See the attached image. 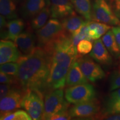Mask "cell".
Returning a JSON list of instances; mask_svg holds the SVG:
<instances>
[{
    "mask_svg": "<svg viewBox=\"0 0 120 120\" xmlns=\"http://www.w3.org/2000/svg\"><path fill=\"white\" fill-rule=\"evenodd\" d=\"M42 48L50 60L47 88L50 90L63 88L66 85L69 70L77 59L76 47L72 42L71 35L64 32Z\"/></svg>",
    "mask_w": 120,
    "mask_h": 120,
    "instance_id": "1",
    "label": "cell"
},
{
    "mask_svg": "<svg viewBox=\"0 0 120 120\" xmlns=\"http://www.w3.org/2000/svg\"><path fill=\"white\" fill-rule=\"evenodd\" d=\"M17 62L16 79L19 87L24 91L35 90L44 93L50 71V60L46 51L38 46L30 55L21 56Z\"/></svg>",
    "mask_w": 120,
    "mask_h": 120,
    "instance_id": "2",
    "label": "cell"
},
{
    "mask_svg": "<svg viewBox=\"0 0 120 120\" xmlns=\"http://www.w3.org/2000/svg\"><path fill=\"white\" fill-rule=\"evenodd\" d=\"M64 97L63 88L51 90L46 94L42 120H49L54 115L68 111V102Z\"/></svg>",
    "mask_w": 120,
    "mask_h": 120,
    "instance_id": "3",
    "label": "cell"
},
{
    "mask_svg": "<svg viewBox=\"0 0 120 120\" xmlns=\"http://www.w3.org/2000/svg\"><path fill=\"white\" fill-rule=\"evenodd\" d=\"M43 94V92L35 90H27L24 94L22 108L27 112L32 120H42L45 109Z\"/></svg>",
    "mask_w": 120,
    "mask_h": 120,
    "instance_id": "4",
    "label": "cell"
},
{
    "mask_svg": "<svg viewBox=\"0 0 120 120\" xmlns=\"http://www.w3.org/2000/svg\"><path fill=\"white\" fill-rule=\"evenodd\" d=\"M64 32L66 31L61 21L57 19L52 18L48 21L44 26L36 31L37 45L38 47H44Z\"/></svg>",
    "mask_w": 120,
    "mask_h": 120,
    "instance_id": "5",
    "label": "cell"
},
{
    "mask_svg": "<svg viewBox=\"0 0 120 120\" xmlns=\"http://www.w3.org/2000/svg\"><path fill=\"white\" fill-rule=\"evenodd\" d=\"M92 19L112 26H120V19L107 0H94Z\"/></svg>",
    "mask_w": 120,
    "mask_h": 120,
    "instance_id": "6",
    "label": "cell"
},
{
    "mask_svg": "<svg viewBox=\"0 0 120 120\" xmlns=\"http://www.w3.org/2000/svg\"><path fill=\"white\" fill-rule=\"evenodd\" d=\"M64 97L68 103L76 105L95 98L96 90L88 83L75 85L66 89Z\"/></svg>",
    "mask_w": 120,
    "mask_h": 120,
    "instance_id": "7",
    "label": "cell"
},
{
    "mask_svg": "<svg viewBox=\"0 0 120 120\" xmlns=\"http://www.w3.org/2000/svg\"><path fill=\"white\" fill-rule=\"evenodd\" d=\"M100 110V102L95 98L76 104L68 110L72 118L96 117Z\"/></svg>",
    "mask_w": 120,
    "mask_h": 120,
    "instance_id": "8",
    "label": "cell"
},
{
    "mask_svg": "<svg viewBox=\"0 0 120 120\" xmlns=\"http://www.w3.org/2000/svg\"><path fill=\"white\" fill-rule=\"evenodd\" d=\"M81 70L90 82H95L102 79L106 73L101 67L88 57L77 58Z\"/></svg>",
    "mask_w": 120,
    "mask_h": 120,
    "instance_id": "9",
    "label": "cell"
},
{
    "mask_svg": "<svg viewBox=\"0 0 120 120\" xmlns=\"http://www.w3.org/2000/svg\"><path fill=\"white\" fill-rule=\"evenodd\" d=\"M25 92V91L21 88L13 87L12 88L10 92L5 97L1 99V115L22 108L21 103Z\"/></svg>",
    "mask_w": 120,
    "mask_h": 120,
    "instance_id": "10",
    "label": "cell"
},
{
    "mask_svg": "<svg viewBox=\"0 0 120 120\" xmlns=\"http://www.w3.org/2000/svg\"><path fill=\"white\" fill-rule=\"evenodd\" d=\"M49 6L50 0H25L21 6L19 12L23 19H32Z\"/></svg>",
    "mask_w": 120,
    "mask_h": 120,
    "instance_id": "11",
    "label": "cell"
},
{
    "mask_svg": "<svg viewBox=\"0 0 120 120\" xmlns=\"http://www.w3.org/2000/svg\"><path fill=\"white\" fill-rule=\"evenodd\" d=\"M36 38L34 34L30 30L23 31L15 40V43L22 56H28L34 52L36 47Z\"/></svg>",
    "mask_w": 120,
    "mask_h": 120,
    "instance_id": "12",
    "label": "cell"
},
{
    "mask_svg": "<svg viewBox=\"0 0 120 120\" xmlns=\"http://www.w3.org/2000/svg\"><path fill=\"white\" fill-rule=\"evenodd\" d=\"M16 45L7 40H1L0 42V64L19 61L21 53Z\"/></svg>",
    "mask_w": 120,
    "mask_h": 120,
    "instance_id": "13",
    "label": "cell"
},
{
    "mask_svg": "<svg viewBox=\"0 0 120 120\" xmlns=\"http://www.w3.org/2000/svg\"><path fill=\"white\" fill-rule=\"evenodd\" d=\"M51 17L62 19L75 13L71 0H50Z\"/></svg>",
    "mask_w": 120,
    "mask_h": 120,
    "instance_id": "14",
    "label": "cell"
},
{
    "mask_svg": "<svg viewBox=\"0 0 120 120\" xmlns=\"http://www.w3.org/2000/svg\"><path fill=\"white\" fill-rule=\"evenodd\" d=\"M90 56L94 61L102 65L110 66L113 62L112 56L101 39L94 42Z\"/></svg>",
    "mask_w": 120,
    "mask_h": 120,
    "instance_id": "15",
    "label": "cell"
},
{
    "mask_svg": "<svg viewBox=\"0 0 120 120\" xmlns=\"http://www.w3.org/2000/svg\"><path fill=\"white\" fill-rule=\"evenodd\" d=\"M25 23L22 19H15L7 22L6 30L1 32V37L4 40L15 41L18 36L24 31Z\"/></svg>",
    "mask_w": 120,
    "mask_h": 120,
    "instance_id": "16",
    "label": "cell"
},
{
    "mask_svg": "<svg viewBox=\"0 0 120 120\" xmlns=\"http://www.w3.org/2000/svg\"><path fill=\"white\" fill-rule=\"evenodd\" d=\"M120 113V88L112 91L105 100L101 116Z\"/></svg>",
    "mask_w": 120,
    "mask_h": 120,
    "instance_id": "17",
    "label": "cell"
},
{
    "mask_svg": "<svg viewBox=\"0 0 120 120\" xmlns=\"http://www.w3.org/2000/svg\"><path fill=\"white\" fill-rule=\"evenodd\" d=\"M88 80L81 70L77 61H75L67 73L66 85L67 87L88 83Z\"/></svg>",
    "mask_w": 120,
    "mask_h": 120,
    "instance_id": "18",
    "label": "cell"
},
{
    "mask_svg": "<svg viewBox=\"0 0 120 120\" xmlns=\"http://www.w3.org/2000/svg\"><path fill=\"white\" fill-rule=\"evenodd\" d=\"M83 19L81 16H78L76 13H74L62 19L61 22L64 31L72 35L83 25L85 21Z\"/></svg>",
    "mask_w": 120,
    "mask_h": 120,
    "instance_id": "19",
    "label": "cell"
},
{
    "mask_svg": "<svg viewBox=\"0 0 120 120\" xmlns=\"http://www.w3.org/2000/svg\"><path fill=\"white\" fill-rule=\"evenodd\" d=\"M75 10L87 21L92 19V7L91 0H71Z\"/></svg>",
    "mask_w": 120,
    "mask_h": 120,
    "instance_id": "20",
    "label": "cell"
},
{
    "mask_svg": "<svg viewBox=\"0 0 120 120\" xmlns=\"http://www.w3.org/2000/svg\"><path fill=\"white\" fill-rule=\"evenodd\" d=\"M0 13L9 20L17 19V6L15 0H0Z\"/></svg>",
    "mask_w": 120,
    "mask_h": 120,
    "instance_id": "21",
    "label": "cell"
},
{
    "mask_svg": "<svg viewBox=\"0 0 120 120\" xmlns=\"http://www.w3.org/2000/svg\"><path fill=\"white\" fill-rule=\"evenodd\" d=\"M102 41L112 56L116 58L120 56V49L112 30H109L103 36Z\"/></svg>",
    "mask_w": 120,
    "mask_h": 120,
    "instance_id": "22",
    "label": "cell"
},
{
    "mask_svg": "<svg viewBox=\"0 0 120 120\" xmlns=\"http://www.w3.org/2000/svg\"><path fill=\"white\" fill-rule=\"evenodd\" d=\"M89 34L92 40H98L107 33L111 27L107 24L100 22H89Z\"/></svg>",
    "mask_w": 120,
    "mask_h": 120,
    "instance_id": "23",
    "label": "cell"
},
{
    "mask_svg": "<svg viewBox=\"0 0 120 120\" xmlns=\"http://www.w3.org/2000/svg\"><path fill=\"white\" fill-rule=\"evenodd\" d=\"M50 16V8L49 7H46L32 18L31 22V28L36 31L40 29L46 25Z\"/></svg>",
    "mask_w": 120,
    "mask_h": 120,
    "instance_id": "24",
    "label": "cell"
},
{
    "mask_svg": "<svg viewBox=\"0 0 120 120\" xmlns=\"http://www.w3.org/2000/svg\"><path fill=\"white\" fill-rule=\"evenodd\" d=\"M89 21H85L81 27L71 35L72 42L76 47L79 42L83 40L92 41L89 34Z\"/></svg>",
    "mask_w": 120,
    "mask_h": 120,
    "instance_id": "25",
    "label": "cell"
},
{
    "mask_svg": "<svg viewBox=\"0 0 120 120\" xmlns=\"http://www.w3.org/2000/svg\"><path fill=\"white\" fill-rule=\"evenodd\" d=\"M1 120H32L26 111L18 110L1 115Z\"/></svg>",
    "mask_w": 120,
    "mask_h": 120,
    "instance_id": "26",
    "label": "cell"
},
{
    "mask_svg": "<svg viewBox=\"0 0 120 120\" xmlns=\"http://www.w3.org/2000/svg\"><path fill=\"white\" fill-rule=\"evenodd\" d=\"M93 49L92 43L91 41L83 40L79 41L76 46V50L77 53V58L81 57L91 52Z\"/></svg>",
    "mask_w": 120,
    "mask_h": 120,
    "instance_id": "27",
    "label": "cell"
},
{
    "mask_svg": "<svg viewBox=\"0 0 120 120\" xmlns=\"http://www.w3.org/2000/svg\"><path fill=\"white\" fill-rule=\"evenodd\" d=\"M19 68V64L17 62H7L1 64L0 71L1 72L6 73L16 77Z\"/></svg>",
    "mask_w": 120,
    "mask_h": 120,
    "instance_id": "28",
    "label": "cell"
},
{
    "mask_svg": "<svg viewBox=\"0 0 120 120\" xmlns=\"http://www.w3.org/2000/svg\"><path fill=\"white\" fill-rule=\"evenodd\" d=\"M109 83L110 91H113L120 88V70L112 72L109 78Z\"/></svg>",
    "mask_w": 120,
    "mask_h": 120,
    "instance_id": "29",
    "label": "cell"
},
{
    "mask_svg": "<svg viewBox=\"0 0 120 120\" xmlns=\"http://www.w3.org/2000/svg\"><path fill=\"white\" fill-rule=\"evenodd\" d=\"M0 82L1 83H7L11 85L16 83H17L16 77L1 72L0 73Z\"/></svg>",
    "mask_w": 120,
    "mask_h": 120,
    "instance_id": "30",
    "label": "cell"
},
{
    "mask_svg": "<svg viewBox=\"0 0 120 120\" xmlns=\"http://www.w3.org/2000/svg\"><path fill=\"white\" fill-rule=\"evenodd\" d=\"M13 87L11 84L2 83L0 86V98L2 99L5 97Z\"/></svg>",
    "mask_w": 120,
    "mask_h": 120,
    "instance_id": "31",
    "label": "cell"
},
{
    "mask_svg": "<svg viewBox=\"0 0 120 120\" xmlns=\"http://www.w3.org/2000/svg\"><path fill=\"white\" fill-rule=\"evenodd\" d=\"M71 116H70L69 111H68L67 112L54 115L49 120H71Z\"/></svg>",
    "mask_w": 120,
    "mask_h": 120,
    "instance_id": "32",
    "label": "cell"
},
{
    "mask_svg": "<svg viewBox=\"0 0 120 120\" xmlns=\"http://www.w3.org/2000/svg\"><path fill=\"white\" fill-rule=\"evenodd\" d=\"M112 7L115 15L120 21V0H113Z\"/></svg>",
    "mask_w": 120,
    "mask_h": 120,
    "instance_id": "33",
    "label": "cell"
},
{
    "mask_svg": "<svg viewBox=\"0 0 120 120\" xmlns=\"http://www.w3.org/2000/svg\"><path fill=\"white\" fill-rule=\"evenodd\" d=\"M111 30L115 35L117 43L120 49V26L113 27Z\"/></svg>",
    "mask_w": 120,
    "mask_h": 120,
    "instance_id": "34",
    "label": "cell"
},
{
    "mask_svg": "<svg viewBox=\"0 0 120 120\" xmlns=\"http://www.w3.org/2000/svg\"><path fill=\"white\" fill-rule=\"evenodd\" d=\"M100 118H103L102 119L109 120H120V114H113V115H109L106 116H101Z\"/></svg>",
    "mask_w": 120,
    "mask_h": 120,
    "instance_id": "35",
    "label": "cell"
},
{
    "mask_svg": "<svg viewBox=\"0 0 120 120\" xmlns=\"http://www.w3.org/2000/svg\"><path fill=\"white\" fill-rule=\"evenodd\" d=\"M6 19H7L4 16L1 15V16H0V22H1V23H0V27H1V31L4 30V28H6V27L7 23Z\"/></svg>",
    "mask_w": 120,
    "mask_h": 120,
    "instance_id": "36",
    "label": "cell"
},
{
    "mask_svg": "<svg viewBox=\"0 0 120 120\" xmlns=\"http://www.w3.org/2000/svg\"><path fill=\"white\" fill-rule=\"evenodd\" d=\"M119 68L120 70V61H119Z\"/></svg>",
    "mask_w": 120,
    "mask_h": 120,
    "instance_id": "37",
    "label": "cell"
}]
</instances>
